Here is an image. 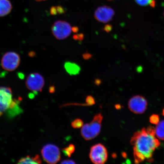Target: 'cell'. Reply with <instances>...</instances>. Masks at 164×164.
I'll use <instances>...</instances> for the list:
<instances>
[{
  "mask_svg": "<svg viewBox=\"0 0 164 164\" xmlns=\"http://www.w3.org/2000/svg\"><path fill=\"white\" fill-rule=\"evenodd\" d=\"M12 8V5L9 0H0V17L8 15Z\"/></svg>",
  "mask_w": 164,
  "mask_h": 164,
  "instance_id": "7c38bea8",
  "label": "cell"
},
{
  "mask_svg": "<svg viewBox=\"0 0 164 164\" xmlns=\"http://www.w3.org/2000/svg\"><path fill=\"white\" fill-rule=\"evenodd\" d=\"M20 62V58L18 54L14 52H9L6 53L3 56L1 65L5 70L13 71L18 68Z\"/></svg>",
  "mask_w": 164,
  "mask_h": 164,
  "instance_id": "52a82bcc",
  "label": "cell"
},
{
  "mask_svg": "<svg viewBox=\"0 0 164 164\" xmlns=\"http://www.w3.org/2000/svg\"><path fill=\"white\" fill-rule=\"evenodd\" d=\"M117 155H116V154L115 153H113L112 154V157L113 158H115L116 157Z\"/></svg>",
  "mask_w": 164,
  "mask_h": 164,
  "instance_id": "1f68e13d",
  "label": "cell"
},
{
  "mask_svg": "<svg viewBox=\"0 0 164 164\" xmlns=\"http://www.w3.org/2000/svg\"><path fill=\"white\" fill-rule=\"evenodd\" d=\"M61 163L63 164H76V163L73 160H66L63 161Z\"/></svg>",
  "mask_w": 164,
  "mask_h": 164,
  "instance_id": "cb8c5ba5",
  "label": "cell"
},
{
  "mask_svg": "<svg viewBox=\"0 0 164 164\" xmlns=\"http://www.w3.org/2000/svg\"><path fill=\"white\" fill-rule=\"evenodd\" d=\"M16 105V102L13 100L10 88L0 87V115H2L9 108L15 107Z\"/></svg>",
  "mask_w": 164,
  "mask_h": 164,
  "instance_id": "3957f363",
  "label": "cell"
},
{
  "mask_svg": "<svg viewBox=\"0 0 164 164\" xmlns=\"http://www.w3.org/2000/svg\"><path fill=\"white\" fill-rule=\"evenodd\" d=\"M89 157L94 163H105L107 160L108 158L107 150L102 144H96L91 147Z\"/></svg>",
  "mask_w": 164,
  "mask_h": 164,
  "instance_id": "277c9868",
  "label": "cell"
},
{
  "mask_svg": "<svg viewBox=\"0 0 164 164\" xmlns=\"http://www.w3.org/2000/svg\"><path fill=\"white\" fill-rule=\"evenodd\" d=\"M150 122L154 125H157L160 122L159 115H153L150 117Z\"/></svg>",
  "mask_w": 164,
  "mask_h": 164,
  "instance_id": "ac0fdd59",
  "label": "cell"
},
{
  "mask_svg": "<svg viewBox=\"0 0 164 164\" xmlns=\"http://www.w3.org/2000/svg\"><path fill=\"white\" fill-rule=\"evenodd\" d=\"M103 116L101 113L97 114L92 122L85 124L81 130V135L86 140H90L96 137L100 132Z\"/></svg>",
  "mask_w": 164,
  "mask_h": 164,
  "instance_id": "7a4b0ae2",
  "label": "cell"
},
{
  "mask_svg": "<svg viewBox=\"0 0 164 164\" xmlns=\"http://www.w3.org/2000/svg\"><path fill=\"white\" fill-rule=\"evenodd\" d=\"M112 28V25H106L103 28V30L107 33L110 32Z\"/></svg>",
  "mask_w": 164,
  "mask_h": 164,
  "instance_id": "44dd1931",
  "label": "cell"
},
{
  "mask_svg": "<svg viewBox=\"0 0 164 164\" xmlns=\"http://www.w3.org/2000/svg\"><path fill=\"white\" fill-rule=\"evenodd\" d=\"M71 125L74 128H79L82 127L83 125V122L82 120L79 119H76L73 121Z\"/></svg>",
  "mask_w": 164,
  "mask_h": 164,
  "instance_id": "e0dca14e",
  "label": "cell"
},
{
  "mask_svg": "<svg viewBox=\"0 0 164 164\" xmlns=\"http://www.w3.org/2000/svg\"><path fill=\"white\" fill-rule=\"evenodd\" d=\"M42 160L39 155H37L35 156L31 157L27 156L23 158L18 161V164H41Z\"/></svg>",
  "mask_w": 164,
  "mask_h": 164,
  "instance_id": "4fadbf2b",
  "label": "cell"
},
{
  "mask_svg": "<svg viewBox=\"0 0 164 164\" xmlns=\"http://www.w3.org/2000/svg\"><path fill=\"white\" fill-rule=\"evenodd\" d=\"M56 7V9L58 13L59 14H62L65 13V10L64 8L61 6H58Z\"/></svg>",
  "mask_w": 164,
  "mask_h": 164,
  "instance_id": "ffe728a7",
  "label": "cell"
},
{
  "mask_svg": "<svg viewBox=\"0 0 164 164\" xmlns=\"http://www.w3.org/2000/svg\"><path fill=\"white\" fill-rule=\"evenodd\" d=\"M147 106V101L144 97L141 95L132 97L128 103V108L131 112L137 115L144 113Z\"/></svg>",
  "mask_w": 164,
  "mask_h": 164,
  "instance_id": "ba28073f",
  "label": "cell"
},
{
  "mask_svg": "<svg viewBox=\"0 0 164 164\" xmlns=\"http://www.w3.org/2000/svg\"><path fill=\"white\" fill-rule=\"evenodd\" d=\"M44 160L48 163L56 164L60 160L61 152L59 148L52 144L44 146L41 151Z\"/></svg>",
  "mask_w": 164,
  "mask_h": 164,
  "instance_id": "5b68a950",
  "label": "cell"
},
{
  "mask_svg": "<svg viewBox=\"0 0 164 164\" xmlns=\"http://www.w3.org/2000/svg\"><path fill=\"white\" fill-rule=\"evenodd\" d=\"M115 108L117 109H119L121 108V106L119 104H117V105H115Z\"/></svg>",
  "mask_w": 164,
  "mask_h": 164,
  "instance_id": "f1b7e54d",
  "label": "cell"
},
{
  "mask_svg": "<svg viewBox=\"0 0 164 164\" xmlns=\"http://www.w3.org/2000/svg\"><path fill=\"white\" fill-rule=\"evenodd\" d=\"M115 15V11L112 8L104 5L98 7L95 11L94 17L100 22L106 23L112 20Z\"/></svg>",
  "mask_w": 164,
  "mask_h": 164,
  "instance_id": "30bf717a",
  "label": "cell"
},
{
  "mask_svg": "<svg viewBox=\"0 0 164 164\" xmlns=\"http://www.w3.org/2000/svg\"><path fill=\"white\" fill-rule=\"evenodd\" d=\"M35 1H45V0H35Z\"/></svg>",
  "mask_w": 164,
  "mask_h": 164,
  "instance_id": "836d02e7",
  "label": "cell"
},
{
  "mask_svg": "<svg viewBox=\"0 0 164 164\" xmlns=\"http://www.w3.org/2000/svg\"><path fill=\"white\" fill-rule=\"evenodd\" d=\"M25 84L28 89L36 93L42 91L45 85V81L40 74L35 73L28 76Z\"/></svg>",
  "mask_w": 164,
  "mask_h": 164,
  "instance_id": "9c48e42d",
  "label": "cell"
},
{
  "mask_svg": "<svg viewBox=\"0 0 164 164\" xmlns=\"http://www.w3.org/2000/svg\"><path fill=\"white\" fill-rule=\"evenodd\" d=\"M84 38V35L83 34H78V40L79 41H82Z\"/></svg>",
  "mask_w": 164,
  "mask_h": 164,
  "instance_id": "d4e9b609",
  "label": "cell"
},
{
  "mask_svg": "<svg viewBox=\"0 0 164 164\" xmlns=\"http://www.w3.org/2000/svg\"><path fill=\"white\" fill-rule=\"evenodd\" d=\"M101 83V81L100 79H96L95 80V83L97 85H99Z\"/></svg>",
  "mask_w": 164,
  "mask_h": 164,
  "instance_id": "4316f807",
  "label": "cell"
},
{
  "mask_svg": "<svg viewBox=\"0 0 164 164\" xmlns=\"http://www.w3.org/2000/svg\"><path fill=\"white\" fill-rule=\"evenodd\" d=\"M122 156L124 157V158H126L127 155L125 153V152H122Z\"/></svg>",
  "mask_w": 164,
  "mask_h": 164,
  "instance_id": "4dcf8cb0",
  "label": "cell"
},
{
  "mask_svg": "<svg viewBox=\"0 0 164 164\" xmlns=\"http://www.w3.org/2000/svg\"><path fill=\"white\" fill-rule=\"evenodd\" d=\"M52 32L57 39L62 40L69 36L72 32V28L69 23L66 21L58 20L52 25Z\"/></svg>",
  "mask_w": 164,
  "mask_h": 164,
  "instance_id": "8992f818",
  "label": "cell"
},
{
  "mask_svg": "<svg viewBox=\"0 0 164 164\" xmlns=\"http://www.w3.org/2000/svg\"><path fill=\"white\" fill-rule=\"evenodd\" d=\"M108 1H115V0H108Z\"/></svg>",
  "mask_w": 164,
  "mask_h": 164,
  "instance_id": "e575fe53",
  "label": "cell"
},
{
  "mask_svg": "<svg viewBox=\"0 0 164 164\" xmlns=\"http://www.w3.org/2000/svg\"><path fill=\"white\" fill-rule=\"evenodd\" d=\"M73 38L75 40H78V34H75L73 36Z\"/></svg>",
  "mask_w": 164,
  "mask_h": 164,
  "instance_id": "f546056e",
  "label": "cell"
},
{
  "mask_svg": "<svg viewBox=\"0 0 164 164\" xmlns=\"http://www.w3.org/2000/svg\"><path fill=\"white\" fill-rule=\"evenodd\" d=\"M72 30L74 33H77L78 31H79V28L77 27L74 26L72 28Z\"/></svg>",
  "mask_w": 164,
  "mask_h": 164,
  "instance_id": "484cf974",
  "label": "cell"
},
{
  "mask_svg": "<svg viewBox=\"0 0 164 164\" xmlns=\"http://www.w3.org/2000/svg\"><path fill=\"white\" fill-rule=\"evenodd\" d=\"M162 114L164 116V109H163V110Z\"/></svg>",
  "mask_w": 164,
  "mask_h": 164,
  "instance_id": "d6a6232c",
  "label": "cell"
},
{
  "mask_svg": "<svg viewBox=\"0 0 164 164\" xmlns=\"http://www.w3.org/2000/svg\"><path fill=\"white\" fill-rule=\"evenodd\" d=\"M85 102H86L87 106H92L94 105L95 103L94 98L91 96L87 97Z\"/></svg>",
  "mask_w": 164,
  "mask_h": 164,
  "instance_id": "d6986e66",
  "label": "cell"
},
{
  "mask_svg": "<svg viewBox=\"0 0 164 164\" xmlns=\"http://www.w3.org/2000/svg\"><path fill=\"white\" fill-rule=\"evenodd\" d=\"M163 15H164V13H163Z\"/></svg>",
  "mask_w": 164,
  "mask_h": 164,
  "instance_id": "d590c367",
  "label": "cell"
},
{
  "mask_svg": "<svg viewBox=\"0 0 164 164\" xmlns=\"http://www.w3.org/2000/svg\"><path fill=\"white\" fill-rule=\"evenodd\" d=\"M64 68L70 75H76L79 73L81 68L79 65L75 63L66 62L64 64Z\"/></svg>",
  "mask_w": 164,
  "mask_h": 164,
  "instance_id": "8fae6325",
  "label": "cell"
},
{
  "mask_svg": "<svg viewBox=\"0 0 164 164\" xmlns=\"http://www.w3.org/2000/svg\"><path fill=\"white\" fill-rule=\"evenodd\" d=\"M130 144L133 146L134 161L136 164L146 160L152 161L154 152L160 145L155 137V128L152 126L142 128L134 133Z\"/></svg>",
  "mask_w": 164,
  "mask_h": 164,
  "instance_id": "6da1fadb",
  "label": "cell"
},
{
  "mask_svg": "<svg viewBox=\"0 0 164 164\" xmlns=\"http://www.w3.org/2000/svg\"><path fill=\"white\" fill-rule=\"evenodd\" d=\"M50 13L52 15H55L58 14V11L57 10L56 7H51L50 9Z\"/></svg>",
  "mask_w": 164,
  "mask_h": 164,
  "instance_id": "7402d4cb",
  "label": "cell"
},
{
  "mask_svg": "<svg viewBox=\"0 0 164 164\" xmlns=\"http://www.w3.org/2000/svg\"><path fill=\"white\" fill-rule=\"evenodd\" d=\"M82 57L84 59L87 60L89 59L92 58V55L91 54L86 52V53H84L82 55Z\"/></svg>",
  "mask_w": 164,
  "mask_h": 164,
  "instance_id": "603a6c76",
  "label": "cell"
},
{
  "mask_svg": "<svg viewBox=\"0 0 164 164\" xmlns=\"http://www.w3.org/2000/svg\"><path fill=\"white\" fill-rule=\"evenodd\" d=\"M155 136L159 139L164 140V120L159 122L155 128Z\"/></svg>",
  "mask_w": 164,
  "mask_h": 164,
  "instance_id": "5bb4252c",
  "label": "cell"
},
{
  "mask_svg": "<svg viewBox=\"0 0 164 164\" xmlns=\"http://www.w3.org/2000/svg\"><path fill=\"white\" fill-rule=\"evenodd\" d=\"M49 92L51 93H53L55 92V87L52 86L49 88Z\"/></svg>",
  "mask_w": 164,
  "mask_h": 164,
  "instance_id": "83f0119b",
  "label": "cell"
},
{
  "mask_svg": "<svg viewBox=\"0 0 164 164\" xmlns=\"http://www.w3.org/2000/svg\"><path fill=\"white\" fill-rule=\"evenodd\" d=\"M135 2L142 6H147L149 5L152 7H155L156 1L155 0H135Z\"/></svg>",
  "mask_w": 164,
  "mask_h": 164,
  "instance_id": "9a60e30c",
  "label": "cell"
},
{
  "mask_svg": "<svg viewBox=\"0 0 164 164\" xmlns=\"http://www.w3.org/2000/svg\"><path fill=\"white\" fill-rule=\"evenodd\" d=\"M75 146L73 145L70 144L67 147L64 148L62 149V152H63L64 155L65 156L70 157L72 155V154L74 153L75 151Z\"/></svg>",
  "mask_w": 164,
  "mask_h": 164,
  "instance_id": "2e32d148",
  "label": "cell"
}]
</instances>
